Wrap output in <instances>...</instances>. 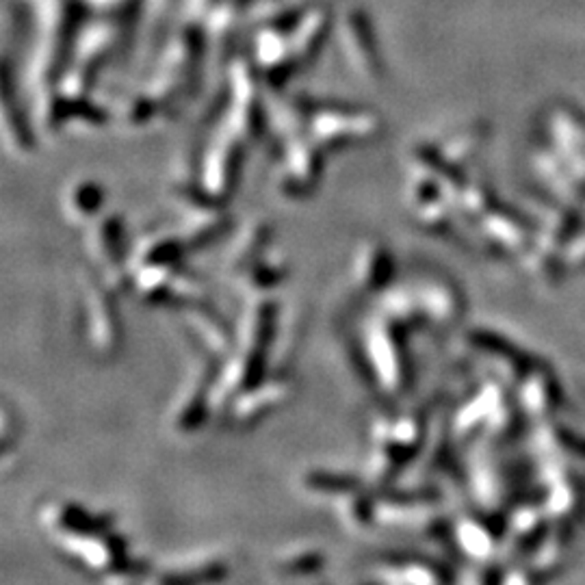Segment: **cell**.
<instances>
[{
  "label": "cell",
  "instance_id": "obj_1",
  "mask_svg": "<svg viewBox=\"0 0 585 585\" xmlns=\"http://www.w3.org/2000/svg\"><path fill=\"white\" fill-rule=\"evenodd\" d=\"M366 363H369L375 380L384 384L386 392H391V395L403 392L410 375L408 351L403 347V340L395 328L374 329Z\"/></svg>",
  "mask_w": 585,
  "mask_h": 585
},
{
  "label": "cell",
  "instance_id": "obj_2",
  "mask_svg": "<svg viewBox=\"0 0 585 585\" xmlns=\"http://www.w3.org/2000/svg\"><path fill=\"white\" fill-rule=\"evenodd\" d=\"M291 395V384L284 377H274V380H263L258 386L241 392L228 408L232 421L241 428L254 425L269 417L275 408L282 406Z\"/></svg>",
  "mask_w": 585,
  "mask_h": 585
},
{
  "label": "cell",
  "instance_id": "obj_3",
  "mask_svg": "<svg viewBox=\"0 0 585 585\" xmlns=\"http://www.w3.org/2000/svg\"><path fill=\"white\" fill-rule=\"evenodd\" d=\"M228 577V566L221 562H211L209 566L176 571L158 577L154 585H220Z\"/></svg>",
  "mask_w": 585,
  "mask_h": 585
},
{
  "label": "cell",
  "instance_id": "obj_4",
  "mask_svg": "<svg viewBox=\"0 0 585 585\" xmlns=\"http://www.w3.org/2000/svg\"><path fill=\"white\" fill-rule=\"evenodd\" d=\"M375 512L377 508L374 497H369V494L360 490V488L343 497V516H345V523L349 526H356V529L369 526L374 523Z\"/></svg>",
  "mask_w": 585,
  "mask_h": 585
},
{
  "label": "cell",
  "instance_id": "obj_5",
  "mask_svg": "<svg viewBox=\"0 0 585 585\" xmlns=\"http://www.w3.org/2000/svg\"><path fill=\"white\" fill-rule=\"evenodd\" d=\"M323 566H326V557L315 549L291 553V555L278 562L282 577H315Z\"/></svg>",
  "mask_w": 585,
  "mask_h": 585
},
{
  "label": "cell",
  "instance_id": "obj_6",
  "mask_svg": "<svg viewBox=\"0 0 585 585\" xmlns=\"http://www.w3.org/2000/svg\"><path fill=\"white\" fill-rule=\"evenodd\" d=\"M306 488L312 492L319 494H338V497H345V494L358 490L360 482L354 480V477L345 475H334V472H308L306 475Z\"/></svg>",
  "mask_w": 585,
  "mask_h": 585
},
{
  "label": "cell",
  "instance_id": "obj_7",
  "mask_svg": "<svg viewBox=\"0 0 585 585\" xmlns=\"http://www.w3.org/2000/svg\"><path fill=\"white\" fill-rule=\"evenodd\" d=\"M148 574V563L146 562H130L126 560L124 563L113 568L111 572L104 574V585H137L143 577Z\"/></svg>",
  "mask_w": 585,
  "mask_h": 585
}]
</instances>
